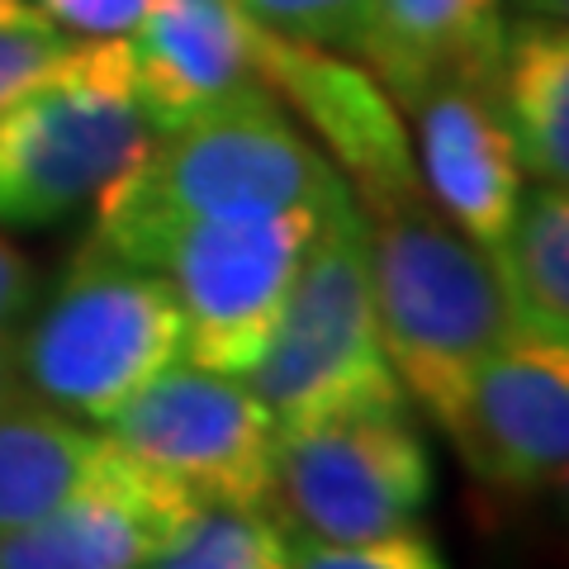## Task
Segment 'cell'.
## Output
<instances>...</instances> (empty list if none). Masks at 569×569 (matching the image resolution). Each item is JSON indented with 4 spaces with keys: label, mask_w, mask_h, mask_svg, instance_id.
<instances>
[{
    "label": "cell",
    "mask_w": 569,
    "mask_h": 569,
    "mask_svg": "<svg viewBox=\"0 0 569 569\" xmlns=\"http://www.w3.org/2000/svg\"><path fill=\"white\" fill-rule=\"evenodd\" d=\"M100 242L190 219H261L284 209H347L356 204L323 148L280 110V100L252 86L142 142L133 167L96 200Z\"/></svg>",
    "instance_id": "obj_1"
},
{
    "label": "cell",
    "mask_w": 569,
    "mask_h": 569,
    "mask_svg": "<svg viewBox=\"0 0 569 569\" xmlns=\"http://www.w3.org/2000/svg\"><path fill=\"white\" fill-rule=\"evenodd\" d=\"M370 299L385 361L437 427H447L475 370L508 342L512 318L493 261L427 200L366 213Z\"/></svg>",
    "instance_id": "obj_2"
},
{
    "label": "cell",
    "mask_w": 569,
    "mask_h": 569,
    "mask_svg": "<svg viewBox=\"0 0 569 569\" xmlns=\"http://www.w3.org/2000/svg\"><path fill=\"white\" fill-rule=\"evenodd\" d=\"M242 380L276 413L280 432L361 413H408L376 328L361 204H347L318 228L271 342Z\"/></svg>",
    "instance_id": "obj_3"
},
{
    "label": "cell",
    "mask_w": 569,
    "mask_h": 569,
    "mask_svg": "<svg viewBox=\"0 0 569 569\" xmlns=\"http://www.w3.org/2000/svg\"><path fill=\"white\" fill-rule=\"evenodd\" d=\"M123 39H71L0 110V223L48 228L100 200L148 142Z\"/></svg>",
    "instance_id": "obj_4"
},
{
    "label": "cell",
    "mask_w": 569,
    "mask_h": 569,
    "mask_svg": "<svg viewBox=\"0 0 569 569\" xmlns=\"http://www.w3.org/2000/svg\"><path fill=\"white\" fill-rule=\"evenodd\" d=\"M181 356L186 323L171 284L91 238L20 332V385L100 427Z\"/></svg>",
    "instance_id": "obj_5"
},
{
    "label": "cell",
    "mask_w": 569,
    "mask_h": 569,
    "mask_svg": "<svg viewBox=\"0 0 569 569\" xmlns=\"http://www.w3.org/2000/svg\"><path fill=\"white\" fill-rule=\"evenodd\" d=\"M332 213L284 209L261 219H190L96 242L171 284L186 323V361L219 376H247L271 342L299 266Z\"/></svg>",
    "instance_id": "obj_6"
},
{
    "label": "cell",
    "mask_w": 569,
    "mask_h": 569,
    "mask_svg": "<svg viewBox=\"0 0 569 569\" xmlns=\"http://www.w3.org/2000/svg\"><path fill=\"white\" fill-rule=\"evenodd\" d=\"M100 432L200 508H271L280 422L242 376L181 356L104 418Z\"/></svg>",
    "instance_id": "obj_7"
},
{
    "label": "cell",
    "mask_w": 569,
    "mask_h": 569,
    "mask_svg": "<svg viewBox=\"0 0 569 569\" xmlns=\"http://www.w3.org/2000/svg\"><path fill=\"white\" fill-rule=\"evenodd\" d=\"M295 537L370 541L418 527L432 503V451L408 413H361L280 432L271 508Z\"/></svg>",
    "instance_id": "obj_8"
},
{
    "label": "cell",
    "mask_w": 569,
    "mask_h": 569,
    "mask_svg": "<svg viewBox=\"0 0 569 569\" xmlns=\"http://www.w3.org/2000/svg\"><path fill=\"white\" fill-rule=\"evenodd\" d=\"M200 503L104 437L39 522L0 537V569H148L190 531Z\"/></svg>",
    "instance_id": "obj_9"
},
{
    "label": "cell",
    "mask_w": 569,
    "mask_h": 569,
    "mask_svg": "<svg viewBox=\"0 0 569 569\" xmlns=\"http://www.w3.org/2000/svg\"><path fill=\"white\" fill-rule=\"evenodd\" d=\"M257 81L323 138V157L342 171L366 213L422 194L399 104L370 71L337 58L332 48L284 39L257 24Z\"/></svg>",
    "instance_id": "obj_10"
},
{
    "label": "cell",
    "mask_w": 569,
    "mask_h": 569,
    "mask_svg": "<svg viewBox=\"0 0 569 569\" xmlns=\"http://www.w3.org/2000/svg\"><path fill=\"white\" fill-rule=\"evenodd\" d=\"M441 437L498 493H546L569 460V347L508 337L475 370Z\"/></svg>",
    "instance_id": "obj_11"
},
{
    "label": "cell",
    "mask_w": 569,
    "mask_h": 569,
    "mask_svg": "<svg viewBox=\"0 0 569 569\" xmlns=\"http://www.w3.org/2000/svg\"><path fill=\"white\" fill-rule=\"evenodd\" d=\"M148 129H171L257 81V20L233 0H148L123 33Z\"/></svg>",
    "instance_id": "obj_12"
},
{
    "label": "cell",
    "mask_w": 569,
    "mask_h": 569,
    "mask_svg": "<svg viewBox=\"0 0 569 569\" xmlns=\"http://www.w3.org/2000/svg\"><path fill=\"white\" fill-rule=\"evenodd\" d=\"M408 114L418 123L422 190L460 233L489 252L522 200V162L489 86H437Z\"/></svg>",
    "instance_id": "obj_13"
},
{
    "label": "cell",
    "mask_w": 569,
    "mask_h": 569,
    "mask_svg": "<svg viewBox=\"0 0 569 569\" xmlns=\"http://www.w3.org/2000/svg\"><path fill=\"white\" fill-rule=\"evenodd\" d=\"M503 24V0H370L351 52L413 110L437 86H489Z\"/></svg>",
    "instance_id": "obj_14"
},
{
    "label": "cell",
    "mask_w": 569,
    "mask_h": 569,
    "mask_svg": "<svg viewBox=\"0 0 569 569\" xmlns=\"http://www.w3.org/2000/svg\"><path fill=\"white\" fill-rule=\"evenodd\" d=\"M489 100L518 148L522 176L565 186L569 176V33L565 20L503 24Z\"/></svg>",
    "instance_id": "obj_15"
},
{
    "label": "cell",
    "mask_w": 569,
    "mask_h": 569,
    "mask_svg": "<svg viewBox=\"0 0 569 569\" xmlns=\"http://www.w3.org/2000/svg\"><path fill=\"white\" fill-rule=\"evenodd\" d=\"M104 432L14 385L0 399V537L39 522L91 470Z\"/></svg>",
    "instance_id": "obj_16"
},
{
    "label": "cell",
    "mask_w": 569,
    "mask_h": 569,
    "mask_svg": "<svg viewBox=\"0 0 569 569\" xmlns=\"http://www.w3.org/2000/svg\"><path fill=\"white\" fill-rule=\"evenodd\" d=\"M512 332L569 347V194L556 181L522 186L508 233L489 247Z\"/></svg>",
    "instance_id": "obj_17"
},
{
    "label": "cell",
    "mask_w": 569,
    "mask_h": 569,
    "mask_svg": "<svg viewBox=\"0 0 569 569\" xmlns=\"http://www.w3.org/2000/svg\"><path fill=\"white\" fill-rule=\"evenodd\" d=\"M148 569H295V531L271 508H200Z\"/></svg>",
    "instance_id": "obj_18"
},
{
    "label": "cell",
    "mask_w": 569,
    "mask_h": 569,
    "mask_svg": "<svg viewBox=\"0 0 569 569\" xmlns=\"http://www.w3.org/2000/svg\"><path fill=\"white\" fill-rule=\"evenodd\" d=\"M295 569H451V565L418 522V527L385 531V537H370V541L295 537Z\"/></svg>",
    "instance_id": "obj_19"
},
{
    "label": "cell",
    "mask_w": 569,
    "mask_h": 569,
    "mask_svg": "<svg viewBox=\"0 0 569 569\" xmlns=\"http://www.w3.org/2000/svg\"><path fill=\"white\" fill-rule=\"evenodd\" d=\"M242 14H252L261 29L284 33V39L351 52L370 0H233Z\"/></svg>",
    "instance_id": "obj_20"
},
{
    "label": "cell",
    "mask_w": 569,
    "mask_h": 569,
    "mask_svg": "<svg viewBox=\"0 0 569 569\" xmlns=\"http://www.w3.org/2000/svg\"><path fill=\"white\" fill-rule=\"evenodd\" d=\"M67 48H71V33L48 24L39 10L20 14V20H0V110L14 96H24Z\"/></svg>",
    "instance_id": "obj_21"
},
{
    "label": "cell",
    "mask_w": 569,
    "mask_h": 569,
    "mask_svg": "<svg viewBox=\"0 0 569 569\" xmlns=\"http://www.w3.org/2000/svg\"><path fill=\"white\" fill-rule=\"evenodd\" d=\"M33 10L62 33L81 39H123L148 10V0H33Z\"/></svg>",
    "instance_id": "obj_22"
},
{
    "label": "cell",
    "mask_w": 569,
    "mask_h": 569,
    "mask_svg": "<svg viewBox=\"0 0 569 569\" xmlns=\"http://www.w3.org/2000/svg\"><path fill=\"white\" fill-rule=\"evenodd\" d=\"M29 299H33V271H29V261L14 252L6 238H0V328H10L14 318L29 309Z\"/></svg>",
    "instance_id": "obj_23"
},
{
    "label": "cell",
    "mask_w": 569,
    "mask_h": 569,
    "mask_svg": "<svg viewBox=\"0 0 569 569\" xmlns=\"http://www.w3.org/2000/svg\"><path fill=\"white\" fill-rule=\"evenodd\" d=\"M20 385V328H0V399Z\"/></svg>",
    "instance_id": "obj_24"
},
{
    "label": "cell",
    "mask_w": 569,
    "mask_h": 569,
    "mask_svg": "<svg viewBox=\"0 0 569 569\" xmlns=\"http://www.w3.org/2000/svg\"><path fill=\"white\" fill-rule=\"evenodd\" d=\"M522 14H537V20H565L569 0H518Z\"/></svg>",
    "instance_id": "obj_25"
},
{
    "label": "cell",
    "mask_w": 569,
    "mask_h": 569,
    "mask_svg": "<svg viewBox=\"0 0 569 569\" xmlns=\"http://www.w3.org/2000/svg\"><path fill=\"white\" fill-rule=\"evenodd\" d=\"M20 14H33V6H24V0H0V20H20Z\"/></svg>",
    "instance_id": "obj_26"
}]
</instances>
